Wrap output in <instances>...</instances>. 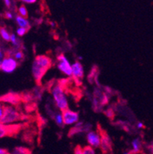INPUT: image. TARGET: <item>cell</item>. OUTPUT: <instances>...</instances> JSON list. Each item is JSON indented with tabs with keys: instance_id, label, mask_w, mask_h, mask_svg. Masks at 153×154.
<instances>
[{
	"instance_id": "obj_1",
	"label": "cell",
	"mask_w": 153,
	"mask_h": 154,
	"mask_svg": "<svg viewBox=\"0 0 153 154\" xmlns=\"http://www.w3.org/2000/svg\"><path fill=\"white\" fill-rule=\"evenodd\" d=\"M51 59L46 55L37 56L32 64V75L37 85H40L41 79L47 70L51 67Z\"/></svg>"
},
{
	"instance_id": "obj_2",
	"label": "cell",
	"mask_w": 153,
	"mask_h": 154,
	"mask_svg": "<svg viewBox=\"0 0 153 154\" xmlns=\"http://www.w3.org/2000/svg\"><path fill=\"white\" fill-rule=\"evenodd\" d=\"M64 85H61V82H59L57 85L53 86L51 91L56 106L61 111L68 108V102H67V97L64 94Z\"/></svg>"
},
{
	"instance_id": "obj_3",
	"label": "cell",
	"mask_w": 153,
	"mask_h": 154,
	"mask_svg": "<svg viewBox=\"0 0 153 154\" xmlns=\"http://www.w3.org/2000/svg\"><path fill=\"white\" fill-rule=\"evenodd\" d=\"M25 118L26 117L14 107L6 106L3 116L0 120V123L4 124H11L18 122L19 120H25Z\"/></svg>"
},
{
	"instance_id": "obj_4",
	"label": "cell",
	"mask_w": 153,
	"mask_h": 154,
	"mask_svg": "<svg viewBox=\"0 0 153 154\" xmlns=\"http://www.w3.org/2000/svg\"><path fill=\"white\" fill-rule=\"evenodd\" d=\"M25 124H4L0 123V138L5 137H12L16 135Z\"/></svg>"
},
{
	"instance_id": "obj_5",
	"label": "cell",
	"mask_w": 153,
	"mask_h": 154,
	"mask_svg": "<svg viewBox=\"0 0 153 154\" xmlns=\"http://www.w3.org/2000/svg\"><path fill=\"white\" fill-rule=\"evenodd\" d=\"M18 65H19V63L14 57L5 56L0 65V70L3 72L9 74V73L14 72Z\"/></svg>"
},
{
	"instance_id": "obj_6",
	"label": "cell",
	"mask_w": 153,
	"mask_h": 154,
	"mask_svg": "<svg viewBox=\"0 0 153 154\" xmlns=\"http://www.w3.org/2000/svg\"><path fill=\"white\" fill-rule=\"evenodd\" d=\"M57 68L67 76H72L71 65L64 54H60L59 56H57Z\"/></svg>"
},
{
	"instance_id": "obj_7",
	"label": "cell",
	"mask_w": 153,
	"mask_h": 154,
	"mask_svg": "<svg viewBox=\"0 0 153 154\" xmlns=\"http://www.w3.org/2000/svg\"><path fill=\"white\" fill-rule=\"evenodd\" d=\"M62 116L64 124L65 125H72L79 120V113L68 108L62 110Z\"/></svg>"
},
{
	"instance_id": "obj_8",
	"label": "cell",
	"mask_w": 153,
	"mask_h": 154,
	"mask_svg": "<svg viewBox=\"0 0 153 154\" xmlns=\"http://www.w3.org/2000/svg\"><path fill=\"white\" fill-rule=\"evenodd\" d=\"M104 131H99V134L100 135L101 142H100V146L99 147L102 148L103 152H111L112 148H111V141L109 140V137H108L107 134L106 132H103Z\"/></svg>"
},
{
	"instance_id": "obj_9",
	"label": "cell",
	"mask_w": 153,
	"mask_h": 154,
	"mask_svg": "<svg viewBox=\"0 0 153 154\" xmlns=\"http://www.w3.org/2000/svg\"><path fill=\"white\" fill-rule=\"evenodd\" d=\"M72 76L76 82H80L84 78V68L79 61H76L71 65Z\"/></svg>"
},
{
	"instance_id": "obj_10",
	"label": "cell",
	"mask_w": 153,
	"mask_h": 154,
	"mask_svg": "<svg viewBox=\"0 0 153 154\" xmlns=\"http://www.w3.org/2000/svg\"><path fill=\"white\" fill-rule=\"evenodd\" d=\"M87 140L91 146L93 148H98L100 146L101 138L100 135L98 133L94 132V131H90L87 135Z\"/></svg>"
},
{
	"instance_id": "obj_11",
	"label": "cell",
	"mask_w": 153,
	"mask_h": 154,
	"mask_svg": "<svg viewBox=\"0 0 153 154\" xmlns=\"http://www.w3.org/2000/svg\"><path fill=\"white\" fill-rule=\"evenodd\" d=\"M1 102H8L12 104H18L20 102V97L17 94H8L5 96L0 97Z\"/></svg>"
},
{
	"instance_id": "obj_12",
	"label": "cell",
	"mask_w": 153,
	"mask_h": 154,
	"mask_svg": "<svg viewBox=\"0 0 153 154\" xmlns=\"http://www.w3.org/2000/svg\"><path fill=\"white\" fill-rule=\"evenodd\" d=\"M15 21H16L17 25H18L19 27L26 28L27 29H30V23H29L28 19L25 17H23V16H22V15H17L16 18H15Z\"/></svg>"
},
{
	"instance_id": "obj_13",
	"label": "cell",
	"mask_w": 153,
	"mask_h": 154,
	"mask_svg": "<svg viewBox=\"0 0 153 154\" xmlns=\"http://www.w3.org/2000/svg\"><path fill=\"white\" fill-rule=\"evenodd\" d=\"M0 35L2 37L3 40L5 42H10V36L11 35L9 34V32L4 28H0Z\"/></svg>"
},
{
	"instance_id": "obj_14",
	"label": "cell",
	"mask_w": 153,
	"mask_h": 154,
	"mask_svg": "<svg viewBox=\"0 0 153 154\" xmlns=\"http://www.w3.org/2000/svg\"><path fill=\"white\" fill-rule=\"evenodd\" d=\"M132 146H133V152H139L141 149V142L139 139H135L132 142Z\"/></svg>"
},
{
	"instance_id": "obj_15",
	"label": "cell",
	"mask_w": 153,
	"mask_h": 154,
	"mask_svg": "<svg viewBox=\"0 0 153 154\" xmlns=\"http://www.w3.org/2000/svg\"><path fill=\"white\" fill-rule=\"evenodd\" d=\"M13 153L16 154H27V153H32V151L29 150V149L26 147H22V146H19V147H16L14 149Z\"/></svg>"
},
{
	"instance_id": "obj_16",
	"label": "cell",
	"mask_w": 153,
	"mask_h": 154,
	"mask_svg": "<svg viewBox=\"0 0 153 154\" xmlns=\"http://www.w3.org/2000/svg\"><path fill=\"white\" fill-rule=\"evenodd\" d=\"M54 120H55L56 124L59 127H62L64 125V120H63L62 113H57L55 114L54 117Z\"/></svg>"
},
{
	"instance_id": "obj_17",
	"label": "cell",
	"mask_w": 153,
	"mask_h": 154,
	"mask_svg": "<svg viewBox=\"0 0 153 154\" xmlns=\"http://www.w3.org/2000/svg\"><path fill=\"white\" fill-rule=\"evenodd\" d=\"M18 12H19V14L23 17H27L28 16V11L27 9H26V7L24 5H22L21 6H19V9H18Z\"/></svg>"
},
{
	"instance_id": "obj_18",
	"label": "cell",
	"mask_w": 153,
	"mask_h": 154,
	"mask_svg": "<svg viewBox=\"0 0 153 154\" xmlns=\"http://www.w3.org/2000/svg\"><path fill=\"white\" fill-rule=\"evenodd\" d=\"M95 150L93 146H87L83 148V154H94Z\"/></svg>"
},
{
	"instance_id": "obj_19",
	"label": "cell",
	"mask_w": 153,
	"mask_h": 154,
	"mask_svg": "<svg viewBox=\"0 0 153 154\" xmlns=\"http://www.w3.org/2000/svg\"><path fill=\"white\" fill-rule=\"evenodd\" d=\"M28 30H29V29H27L26 28L19 27V29H17L16 33H17V35H18L20 36V37H22V36L25 35L27 33Z\"/></svg>"
},
{
	"instance_id": "obj_20",
	"label": "cell",
	"mask_w": 153,
	"mask_h": 154,
	"mask_svg": "<svg viewBox=\"0 0 153 154\" xmlns=\"http://www.w3.org/2000/svg\"><path fill=\"white\" fill-rule=\"evenodd\" d=\"M13 57L16 60H22L24 58V54L22 51H17L16 52L14 53Z\"/></svg>"
},
{
	"instance_id": "obj_21",
	"label": "cell",
	"mask_w": 153,
	"mask_h": 154,
	"mask_svg": "<svg viewBox=\"0 0 153 154\" xmlns=\"http://www.w3.org/2000/svg\"><path fill=\"white\" fill-rule=\"evenodd\" d=\"M10 42L14 45H18V38L15 34H12L10 36Z\"/></svg>"
},
{
	"instance_id": "obj_22",
	"label": "cell",
	"mask_w": 153,
	"mask_h": 154,
	"mask_svg": "<svg viewBox=\"0 0 153 154\" xmlns=\"http://www.w3.org/2000/svg\"><path fill=\"white\" fill-rule=\"evenodd\" d=\"M5 106H4V104H2L0 101V120L2 119V116L4 114V112H5Z\"/></svg>"
},
{
	"instance_id": "obj_23",
	"label": "cell",
	"mask_w": 153,
	"mask_h": 154,
	"mask_svg": "<svg viewBox=\"0 0 153 154\" xmlns=\"http://www.w3.org/2000/svg\"><path fill=\"white\" fill-rule=\"evenodd\" d=\"M74 153L83 154V148H81L80 146H78L75 148V150H74Z\"/></svg>"
},
{
	"instance_id": "obj_24",
	"label": "cell",
	"mask_w": 153,
	"mask_h": 154,
	"mask_svg": "<svg viewBox=\"0 0 153 154\" xmlns=\"http://www.w3.org/2000/svg\"><path fill=\"white\" fill-rule=\"evenodd\" d=\"M22 2H25V3L27 4H34L37 2L38 0H21Z\"/></svg>"
},
{
	"instance_id": "obj_25",
	"label": "cell",
	"mask_w": 153,
	"mask_h": 154,
	"mask_svg": "<svg viewBox=\"0 0 153 154\" xmlns=\"http://www.w3.org/2000/svg\"><path fill=\"white\" fill-rule=\"evenodd\" d=\"M5 54H4V52L2 51V50L0 48V65H1V64H2V60L4 59V58H5Z\"/></svg>"
},
{
	"instance_id": "obj_26",
	"label": "cell",
	"mask_w": 153,
	"mask_h": 154,
	"mask_svg": "<svg viewBox=\"0 0 153 154\" xmlns=\"http://www.w3.org/2000/svg\"><path fill=\"white\" fill-rule=\"evenodd\" d=\"M5 17L8 19H12L13 18V15L11 12H5Z\"/></svg>"
},
{
	"instance_id": "obj_27",
	"label": "cell",
	"mask_w": 153,
	"mask_h": 154,
	"mask_svg": "<svg viewBox=\"0 0 153 154\" xmlns=\"http://www.w3.org/2000/svg\"><path fill=\"white\" fill-rule=\"evenodd\" d=\"M4 2H5V5H6L8 8H10L11 5H12V2H11V0H3Z\"/></svg>"
},
{
	"instance_id": "obj_28",
	"label": "cell",
	"mask_w": 153,
	"mask_h": 154,
	"mask_svg": "<svg viewBox=\"0 0 153 154\" xmlns=\"http://www.w3.org/2000/svg\"><path fill=\"white\" fill-rule=\"evenodd\" d=\"M9 153L6 149H3V148H0V154H7Z\"/></svg>"
},
{
	"instance_id": "obj_29",
	"label": "cell",
	"mask_w": 153,
	"mask_h": 154,
	"mask_svg": "<svg viewBox=\"0 0 153 154\" xmlns=\"http://www.w3.org/2000/svg\"><path fill=\"white\" fill-rule=\"evenodd\" d=\"M136 126H137V127H138L139 129H141V128H142L143 127H144V124H143L142 122H138V123H137Z\"/></svg>"
}]
</instances>
